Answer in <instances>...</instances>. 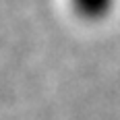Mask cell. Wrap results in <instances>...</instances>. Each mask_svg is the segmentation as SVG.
Instances as JSON below:
<instances>
[{
	"label": "cell",
	"instance_id": "6da1fadb",
	"mask_svg": "<svg viewBox=\"0 0 120 120\" xmlns=\"http://www.w3.org/2000/svg\"><path fill=\"white\" fill-rule=\"evenodd\" d=\"M112 0H72L75 11L83 19H101L108 12Z\"/></svg>",
	"mask_w": 120,
	"mask_h": 120
}]
</instances>
